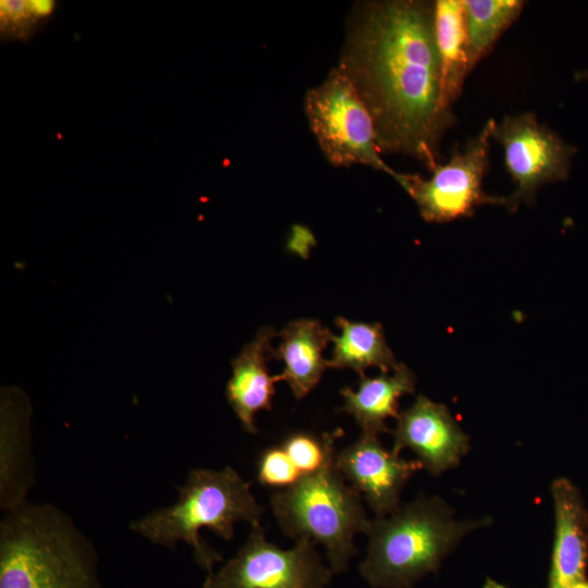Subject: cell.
I'll use <instances>...</instances> for the list:
<instances>
[{"label": "cell", "mask_w": 588, "mask_h": 588, "mask_svg": "<svg viewBox=\"0 0 588 588\" xmlns=\"http://www.w3.org/2000/svg\"><path fill=\"white\" fill-rule=\"evenodd\" d=\"M338 68L369 112L381 154L412 156L430 171L439 164L454 117L442 99L433 3L355 4Z\"/></svg>", "instance_id": "cell-1"}, {"label": "cell", "mask_w": 588, "mask_h": 588, "mask_svg": "<svg viewBox=\"0 0 588 588\" xmlns=\"http://www.w3.org/2000/svg\"><path fill=\"white\" fill-rule=\"evenodd\" d=\"M441 498L420 495L385 517H376L366 532L367 554L359 565L373 588H408L436 572L469 532L490 524L488 517L456 519Z\"/></svg>", "instance_id": "cell-2"}, {"label": "cell", "mask_w": 588, "mask_h": 588, "mask_svg": "<svg viewBox=\"0 0 588 588\" xmlns=\"http://www.w3.org/2000/svg\"><path fill=\"white\" fill-rule=\"evenodd\" d=\"M94 554L74 523L50 504L7 512L0 525V588H94Z\"/></svg>", "instance_id": "cell-3"}, {"label": "cell", "mask_w": 588, "mask_h": 588, "mask_svg": "<svg viewBox=\"0 0 588 588\" xmlns=\"http://www.w3.org/2000/svg\"><path fill=\"white\" fill-rule=\"evenodd\" d=\"M179 500L131 524V529L148 540L174 548L180 541L194 550L197 563L209 574L221 555L199 536L206 527L224 540L234 536V525L244 520L259 525L264 507L250 492V485L232 468L194 469L177 488Z\"/></svg>", "instance_id": "cell-4"}, {"label": "cell", "mask_w": 588, "mask_h": 588, "mask_svg": "<svg viewBox=\"0 0 588 588\" xmlns=\"http://www.w3.org/2000/svg\"><path fill=\"white\" fill-rule=\"evenodd\" d=\"M270 503L285 536L324 548L332 573L347 568L356 553L355 536L366 534L371 522L362 495L346 483L334 463L275 491Z\"/></svg>", "instance_id": "cell-5"}, {"label": "cell", "mask_w": 588, "mask_h": 588, "mask_svg": "<svg viewBox=\"0 0 588 588\" xmlns=\"http://www.w3.org/2000/svg\"><path fill=\"white\" fill-rule=\"evenodd\" d=\"M305 113L331 164H363L399 179L401 173L382 160L371 117L341 69L333 68L321 84L307 91Z\"/></svg>", "instance_id": "cell-6"}, {"label": "cell", "mask_w": 588, "mask_h": 588, "mask_svg": "<svg viewBox=\"0 0 588 588\" xmlns=\"http://www.w3.org/2000/svg\"><path fill=\"white\" fill-rule=\"evenodd\" d=\"M492 119L450 159L437 164L431 176L401 173L396 182L415 200L427 222L444 223L471 217L478 206L504 205L505 197L488 195L482 181L489 163Z\"/></svg>", "instance_id": "cell-7"}, {"label": "cell", "mask_w": 588, "mask_h": 588, "mask_svg": "<svg viewBox=\"0 0 588 588\" xmlns=\"http://www.w3.org/2000/svg\"><path fill=\"white\" fill-rule=\"evenodd\" d=\"M315 547L301 540L284 550L266 539L260 524L252 526L236 555L210 573L204 588H324L332 571Z\"/></svg>", "instance_id": "cell-8"}, {"label": "cell", "mask_w": 588, "mask_h": 588, "mask_svg": "<svg viewBox=\"0 0 588 588\" xmlns=\"http://www.w3.org/2000/svg\"><path fill=\"white\" fill-rule=\"evenodd\" d=\"M491 136L504 150L507 172L515 184L505 206L514 212L520 203L534 204L544 184L564 181L571 171L576 148L540 124L532 112L492 121Z\"/></svg>", "instance_id": "cell-9"}, {"label": "cell", "mask_w": 588, "mask_h": 588, "mask_svg": "<svg viewBox=\"0 0 588 588\" xmlns=\"http://www.w3.org/2000/svg\"><path fill=\"white\" fill-rule=\"evenodd\" d=\"M335 466L345 480L366 500L378 518L393 513L409 478L422 465L387 450L379 436L363 433L335 455Z\"/></svg>", "instance_id": "cell-10"}, {"label": "cell", "mask_w": 588, "mask_h": 588, "mask_svg": "<svg viewBox=\"0 0 588 588\" xmlns=\"http://www.w3.org/2000/svg\"><path fill=\"white\" fill-rule=\"evenodd\" d=\"M392 434V451L409 449L432 476L456 467L470 449L469 437L449 408L421 394L399 413Z\"/></svg>", "instance_id": "cell-11"}, {"label": "cell", "mask_w": 588, "mask_h": 588, "mask_svg": "<svg viewBox=\"0 0 588 588\" xmlns=\"http://www.w3.org/2000/svg\"><path fill=\"white\" fill-rule=\"evenodd\" d=\"M554 538L548 588H588V509L568 478L551 485Z\"/></svg>", "instance_id": "cell-12"}, {"label": "cell", "mask_w": 588, "mask_h": 588, "mask_svg": "<svg viewBox=\"0 0 588 588\" xmlns=\"http://www.w3.org/2000/svg\"><path fill=\"white\" fill-rule=\"evenodd\" d=\"M28 401L16 390H3L0 427V504L7 512L26 503L33 481L28 434Z\"/></svg>", "instance_id": "cell-13"}, {"label": "cell", "mask_w": 588, "mask_h": 588, "mask_svg": "<svg viewBox=\"0 0 588 588\" xmlns=\"http://www.w3.org/2000/svg\"><path fill=\"white\" fill-rule=\"evenodd\" d=\"M278 333L271 327L261 328L255 339L247 343L231 362L232 376L226 384V399L243 429L256 433L255 415L270 411L279 375L270 376L268 359L271 340Z\"/></svg>", "instance_id": "cell-14"}, {"label": "cell", "mask_w": 588, "mask_h": 588, "mask_svg": "<svg viewBox=\"0 0 588 588\" xmlns=\"http://www.w3.org/2000/svg\"><path fill=\"white\" fill-rule=\"evenodd\" d=\"M277 335L281 343L278 348H271L270 358L283 362L280 380L287 382L296 399H303L328 368L322 353L333 334L319 320L298 319L289 322Z\"/></svg>", "instance_id": "cell-15"}, {"label": "cell", "mask_w": 588, "mask_h": 588, "mask_svg": "<svg viewBox=\"0 0 588 588\" xmlns=\"http://www.w3.org/2000/svg\"><path fill=\"white\" fill-rule=\"evenodd\" d=\"M415 385V373L402 363L397 364L392 375L381 373L373 378L359 376L356 391L350 387L340 391L344 405L339 412L353 416L363 433L375 436L392 433L385 420L399 416L400 399L413 393Z\"/></svg>", "instance_id": "cell-16"}, {"label": "cell", "mask_w": 588, "mask_h": 588, "mask_svg": "<svg viewBox=\"0 0 588 588\" xmlns=\"http://www.w3.org/2000/svg\"><path fill=\"white\" fill-rule=\"evenodd\" d=\"M433 25L441 63L442 99L444 106L451 109L470 72L463 0L433 2Z\"/></svg>", "instance_id": "cell-17"}, {"label": "cell", "mask_w": 588, "mask_h": 588, "mask_svg": "<svg viewBox=\"0 0 588 588\" xmlns=\"http://www.w3.org/2000/svg\"><path fill=\"white\" fill-rule=\"evenodd\" d=\"M340 335H332V357L330 368H350L364 375L368 367H377L382 373L393 371L397 366L389 347L382 324L379 322H353L343 317L335 318Z\"/></svg>", "instance_id": "cell-18"}, {"label": "cell", "mask_w": 588, "mask_h": 588, "mask_svg": "<svg viewBox=\"0 0 588 588\" xmlns=\"http://www.w3.org/2000/svg\"><path fill=\"white\" fill-rule=\"evenodd\" d=\"M524 5L520 0H463L470 71L518 17Z\"/></svg>", "instance_id": "cell-19"}, {"label": "cell", "mask_w": 588, "mask_h": 588, "mask_svg": "<svg viewBox=\"0 0 588 588\" xmlns=\"http://www.w3.org/2000/svg\"><path fill=\"white\" fill-rule=\"evenodd\" d=\"M341 434L340 429L320 436L295 431L287 434L279 444L304 478L334 463L336 455L334 442Z\"/></svg>", "instance_id": "cell-20"}, {"label": "cell", "mask_w": 588, "mask_h": 588, "mask_svg": "<svg viewBox=\"0 0 588 588\" xmlns=\"http://www.w3.org/2000/svg\"><path fill=\"white\" fill-rule=\"evenodd\" d=\"M302 478L280 444L270 446L260 454L257 463V479L261 485L282 490Z\"/></svg>", "instance_id": "cell-21"}, {"label": "cell", "mask_w": 588, "mask_h": 588, "mask_svg": "<svg viewBox=\"0 0 588 588\" xmlns=\"http://www.w3.org/2000/svg\"><path fill=\"white\" fill-rule=\"evenodd\" d=\"M1 21L5 25L21 23L32 16L48 14L52 8L50 1H1Z\"/></svg>", "instance_id": "cell-22"}, {"label": "cell", "mask_w": 588, "mask_h": 588, "mask_svg": "<svg viewBox=\"0 0 588 588\" xmlns=\"http://www.w3.org/2000/svg\"><path fill=\"white\" fill-rule=\"evenodd\" d=\"M575 79H576V81H585V79H588V70L583 71V72H580V73H577V74L575 75Z\"/></svg>", "instance_id": "cell-23"}]
</instances>
